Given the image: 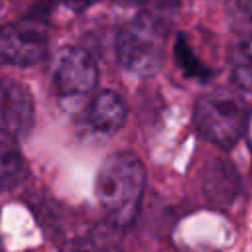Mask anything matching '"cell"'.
I'll use <instances>...</instances> for the list:
<instances>
[{"label": "cell", "mask_w": 252, "mask_h": 252, "mask_svg": "<svg viewBox=\"0 0 252 252\" xmlns=\"http://www.w3.org/2000/svg\"><path fill=\"white\" fill-rule=\"evenodd\" d=\"M146 189V169L134 152L110 154L96 175V197L108 220L128 226L140 211Z\"/></svg>", "instance_id": "obj_1"}, {"label": "cell", "mask_w": 252, "mask_h": 252, "mask_svg": "<svg viewBox=\"0 0 252 252\" xmlns=\"http://www.w3.org/2000/svg\"><path fill=\"white\" fill-rule=\"evenodd\" d=\"M250 106L242 94L230 89H215L201 94L195 102L197 132L219 148H232L246 132Z\"/></svg>", "instance_id": "obj_2"}, {"label": "cell", "mask_w": 252, "mask_h": 252, "mask_svg": "<svg viewBox=\"0 0 252 252\" xmlns=\"http://www.w3.org/2000/svg\"><path fill=\"white\" fill-rule=\"evenodd\" d=\"M167 41L165 24L154 14H138L122 26L116 37L120 65L140 77L154 75L163 61Z\"/></svg>", "instance_id": "obj_3"}, {"label": "cell", "mask_w": 252, "mask_h": 252, "mask_svg": "<svg viewBox=\"0 0 252 252\" xmlns=\"http://www.w3.org/2000/svg\"><path fill=\"white\" fill-rule=\"evenodd\" d=\"M47 45V32L35 18L10 22L0 28V65H37L45 59Z\"/></svg>", "instance_id": "obj_4"}, {"label": "cell", "mask_w": 252, "mask_h": 252, "mask_svg": "<svg viewBox=\"0 0 252 252\" xmlns=\"http://www.w3.org/2000/svg\"><path fill=\"white\" fill-rule=\"evenodd\" d=\"M98 69L91 53L83 47H65L53 65V85L63 96L87 94L94 89Z\"/></svg>", "instance_id": "obj_5"}, {"label": "cell", "mask_w": 252, "mask_h": 252, "mask_svg": "<svg viewBox=\"0 0 252 252\" xmlns=\"http://www.w3.org/2000/svg\"><path fill=\"white\" fill-rule=\"evenodd\" d=\"M33 126V98L26 85L2 79L0 81V128L16 138L30 134Z\"/></svg>", "instance_id": "obj_6"}, {"label": "cell", "mask_w": 252, "mask_h": 252, "mask_svg": "<svg viewBox=\"0 0 252 252\" xmlns=\"http://www.w3.org/2000/svg\"><path fill=\"white\" fill-rule=\"evenodd\" d=\"M91 126L102 134H114L126 120V104L114 91H100L89 108Z\"/></svg>", "instance_id": "obj_7"}, {"label": "cell", "mask_w": 252, "mask_h": 252, "mask_svg": "<svg viewBox=\"0 0 252 252\" xmlns=\"http://www.w3.org/2000/svg\"><path fill=\"white\" fill-rule=\"evenodd\" d=\"M26 177V163L16 136L0 128V191H10Z\"/></svg>", "instance_id": "obj_8"}, {"label": "cell", "mask_w": 252, "mask_h": 252, "mask_svg": "<svg viewBox=\"0 0 252 252\" xmlns=\"http://www.w3.org/2000/svg\"><path fill=\"white\" fill-rule=\"evenodd\" d=\"M236 187V175L230 163L226 161H213L209 171H207V181H205V191L211 201L224 199L226 195L230 197Z\"/></svg>", "instance_id": "obj_9"}, {"label": "cell", "mask_w": 252, "mask_h": 252, "mask_svg": "<svg viewBox=\"0 0 252 252\" xmlns=\"http://www.w3.org/2000/svg\"><path fill=\"white\" fill-rule=\"evenodd\" d=\"M230 59L234 83L244 91H252V35L242 37L234 45Z\"/></svg>", "instance_id": "obj_10"}, {"label": "cell", "mask_w": 252, "mask_h": 252, "mask_svg": "<svg viewBox=\"0 0 252 252\" xmlns=\"http://www.w3.org/2000/svg\"><path fill=\"white\" fill-rule=\"evenodd\" d=\"M173 53H175V61L177 65L183 69V73L187 77H193V79H199V81H207L211 77V69H207L199 57L193 53L191 45L187 43V37L183 33L177 35L175 39V45H173Z\"/></svg>", "instance_id": "obj_11"}, {"label": "cell", "mask_w": 252, "mask_h": 252, "mask_svg": "<svg viewBox=\"0 0 252 252\" xmlns=\"http://www.w3.org/2000/svg\"><path fill=\"white\" fill-rule=\"evenodd\" d=\"M228 22L240 35H252V0H226Z\"/></svg>", "instance_id": "obj_12"}, {"label": "cell", "mask_w": 252, "mask_h": 252, "mask_svg": "<svg viewBox=\"0 0 252 252\" xmlns=\"http://www.w3.org/2000/svg\"><path fill=\"white\" fill-rule=\"evenodd\" d=\"M98 2L100 0H63V4L67 8H71L73 12H83V10H87V8H91V6L98 4Z\"/></svg>", "instance_id": "obj_13"}, {"label": "cell", "mask_w": 252, "mask_h": 252, "mask_svg": "<svg viewBox=\"0 0 252 252\" xmlns=\"http://www.w3.org/2000/svg\"><path fill=\"white\" fill-rule=\"evenodd\" d=\"M114 2H118L122 6H140V4H146L150 0H114Z\"/></svg>", "instance_id": "obj_14"}, {"label": "cell", "mask_w": 252, "mask_h": 252, "mask_svg": "<svg viewBox=\"0 0 252 252\" xmlns=\"http://www.w3.org/2000/svg\"><path fill=\"white\" fill-rule=\"evenodd\" d=\"M0 252H2V244H0Z\"/></svg>", "instance_id": "obj_15"}]
</instances>
